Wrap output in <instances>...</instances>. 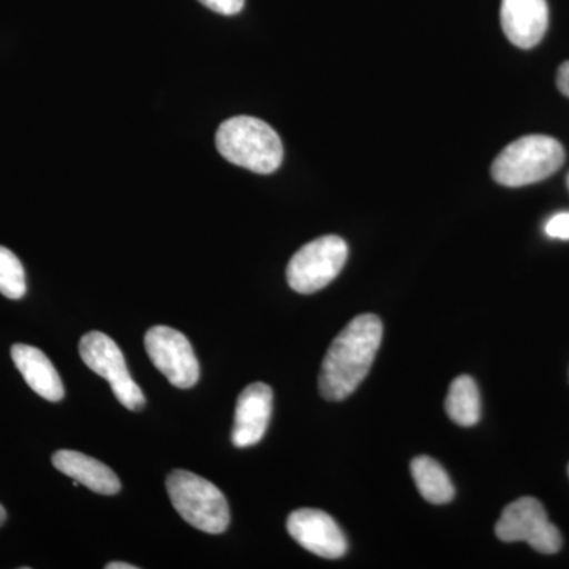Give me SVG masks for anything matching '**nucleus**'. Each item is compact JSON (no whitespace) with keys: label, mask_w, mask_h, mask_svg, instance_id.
<instances>
[{"label":"nucleus","mask_w":569,"mask_h":569,"mask_svg":"<svg viewBox=\"0 0 569 569\" xmlns=\"http://www.w3.org/2000/svg\"><path fill=\"white\" fill-rule=\"evenodd\" d=\"M383 339V323L372 313L356 317L336 337L321 365L318 388L326 400L340 402L365 381Z\"/></svg>","instance_id":"1"},{"label":"nucleus","mask_w":569,"mask_h":569,"mask_svg":"<svg viewBox=\"0 0 569 569\" xmlns=\"http://www.w3.org/2000/svg\"><path fill=\"white\" fill-rule=\"evenodd\" d=\"M216 144L224 160L253 171L271 174L283 160V146L269 123L252 116H236L219 127Z\"/></svg>","instance_id":"2"},{"label":"nucleus","mask_w":569,"mask_h":569,"mask_svg":"<svg viewBox=\"0 0 569 569\" xmlns=\"http://www.w3.org/2000/svg\"><path fill=\"white\" fill-rule=\"evenodd\" d=\"M565 149L548 134H529L507 146L492 163V178L505 187L545 181L560 170Z\"/></svg>","instance_id":"3"},{"label":"nucleus","mask_w":569,"mask_h":569,"mask_svg":"<svg viewBox=\"0 0 569 569\" xmlns=\"http://www.w3.org/2000/svg\"><path fill=\"white\" fill-rule=\"evenodd\" d=\"M167 492L179 516L194 529L220 535L230 526V508L222 490L192 471L168 475Z\"/></svg>","instance_id":"4"},{"label":"nucleus","mask_w":569,"mask_h":569,"mask_svg":"<svg viewBox=\"0 0 569 569\" xmlns=\"http://www.w3.org/2000/svg\"><path fill=\"white\" fill-rule=\"evenodd\" d=\"M348 246L339 236H321L298 250L287 268L288 284L301 295L323 290L347 263Z\"/></svg>","instance_id":"5"},{"label":"nucleus","mask_w":569,"mask_h":569,"mask_svg":"<svg viewBox=\"0 0 569 569\" xmlns=\"http://www.w3.org/2000/svg\"><path fill=\"white\" fill-rule=\"evenodd\" d=\"M80 356L82 362L96 372L97 376L104 378L110 383L111 391L116 399L129 410L138 411L144 407L146 397L141 388L134 383L129 369H127L126 358H123L121 348L118 343L103 335V332L92 331L81 337Z\"/></svg>","instance_id":"6"},{"label":"nucleus","mask_w":569,"mask_h":569,"mask_svg":"<svg viewBox=\"0 0 569 569\" xmlns=\"http://www.w3.org/2000/svg\"><path fill=\"white\" fill-rule=\"evenodd\" d=\"M496 533L503 542L523 541L548 556L559 552L563 542L541 501L533 497H522L509 503L498 519Z\"/></svg>","instance_id":"7"},{"label":"nucleus","mask_w":569,"mask_h":569,"mask_svg":"<svg viewBox=\"0 0 569 569\" xmlns=\"http://www.w3.org/2000/svg\"><path fill=\"white\" fill-rule=\"evenodd\" d=\"M144 347L152 365L173 387L193 388L200 380L197 355L182 332L168 326H153L146 332Z\"/></svg>","instance_id":"8"},{"label":"nucleus","mask_w":569,"mask_h":569,"mask_svg":"<svg viewBox=\"0 0 569 569\" xmlns=\"http://www.w3.org/2000/svg\"><path fill=\"white\" fill-rule=\"evenodd\" d=\"M287 530L298 545L321 559L336 560L347 553L346 535L321 509H296L288 516Z\"/></svg>","instance_id":"9"},{"label":"nucleus","mask_w":569,"mask_h":569,"mask_svg":"<svg viewBox=\"0 0 569 569\" xmlns=\"http://www.w3.org/2000/svg\"><path fill=\"white\" fill-rule=\"evenodd\" d=\"M272 389L264 383L249 385L238 397L231 441L236 448L260 443L272 415Z\"/></svg>","instance_id":"10"},{"label":"nucleus","mask_w":569,"mask_h":569,"mask_svg":"<svg viewBox=\"0 0 569 569\" xmlns=\"http://www.w3.org/2000/svg\"><path fill=\"white\" fill-rule=\"evenodd\" d=\"M500 20L512 44L531 50L548 32V0H501Z\"/></svg>","instance_id":"11"},{"label":"nucleus","mask_w":569,"mask_h":569,"mask_svg":"<svg viewBox=\"0 0 569 569\" xmlns=\"http://www.w3.org/2000/svg\"><path fill=\"white\" fill-rule=\"evenodd\" d=\"M11 359L33 392L50 402L63 399L66 391L61 377L43 351L24 343H14L11 347Z\"/></svg>","instance_id":"12"},{"label":"nucleus","mask_w":569,"mask_h":569,"mask_svg":"<svg viewBox=\"0 0 569 569\" xmlns=\"http://www.w3.org/2000/svg\"><path fill=\"white\" fill-rule=\"evenodd\" d=\"M52 466L92 492L116 496L121 490V481L110 467L82 452L61 449L52 455Z\"/></svg>","instance_id":"13"},{"label":"nucleus","mask_w":569,"mask_h":569,"mask_svg":"<svg viewBox=\"0 0 569 569\" xmlns=\"http://www.w3.org/2000/svg\"><path fill=\"white\" fill-rule=\"evenodd\" d=\"M411 477L417 482L419 493L433 505H445L455 498V485L447 470L429 456L411 460Z\"/></svg>","instance_id":"14"},{"label":"nucleus","mask_w":569,"mask_h":569,"mask_svg":"<svg viewBox=\"0 0 569 569\" xmlns=\"http://www.w3.org/2000/svg\"><path fill=\"white\" fill-rule=\"evenodd\" d=\"M448 417L456 425L470 427L481 419V399L473 378L460 376L449 387L447 402Z\"/></svg>","instance_id":"15"},{"label":"nucleus","mask_w":569,"mask_h":569,"mask_svg":"<svg viewBox=\"0 0 569 569\" xmlns=\"http://www.w3.org/2000/svg\"><path fill=\"white\" fill-rule=\"evenodd\" d=\"M26 290V272L20 258L0 246V293L9 299H21Z\"/></svg>","instance_id":"16"},{"label":"nucleus","mask_w":569,"mask_h":569,"mask_svg":"<svg viewBox=\"0 0 569 569\" xmlns=\"http://www.w3.org/2000/svg\"><path fill=\"white\" fill-rule=\"evenodd\" d=\"M545 231L549 238L569 241V212H559L550 217Z\"/></svg>","instance_id":"17"},{"label":"nucleus","mask_w":569,"mask_h":569,"mask_svg":"<svg viewBox=\"0 0 569 569\" xmlns=\"http://www.w3.org/2000/svg\"><path fill=\"white\" fill-rule=\"evenodd\" d=\"M209 10L216 13L224 14V17H233L244 9L246 0H198Z\"/></svg>","instance_id":"18"},{"label":"nucleus","mask_w":569,"mask_h":569,"mask_svg":"<svg viewBox=\"0 0 569 569\" xmlns=\"http://www.w3.org/2000/svg\"><path fill=\"white\" fill-rule=\"evenodd\" d=\"M557 86L563 96L569 97V61L561 63L559 73H557Z\"/></svg>","instance_id":"19"},{"label":"nucleus","mask_w":569,"mask_h":569,"mask_svg":"<svg viewBox=\"0 0 569 569\" xmlns=\"http://www.w3.org/2000/svg\"><path fill=\"white\" fill-rule=\"evenodd\" d=\"M107 569H137L134 565L123 563V561H112V563H108Z\"/></svg>","instance_id":"20"},{"label":"nucleus","mask_w":569,"mask_h":569,"mask_svg":"<svg viewBox=\"0 0 569 569\" xmlns=\"http://www.w3.org/2000/svg\"><path fill=\"white\" fill-rule=\"evenodd\" d=\"M6 520H7L6 508H3L2 505H0V527H2L3 523H6Z\"/></svg>","instance_id":"21"},{"label":"nucleus","mask_w":569,"mask_h":569,"mask_svg":"<svg viewBox=\"0 0 569 569\" xmlns=\"http://www.w3.org/2000/svg\"><path fill=\"white\" fill-rule=\"evenodd\" d=\"M568 187H569V176H568Z\"/></svg>","instance_id":"22"},{"label":"nucleus","mask_w":569,"mask_h":569,"mask_svg":"<svg viewBox=\"0 0 569 569\" xmlns=\"http://www.w3.org/2000/svg\"><path fill=\"white\" fill-rule=\"evenodd\" d=\"M568 471H569V468H568Z\"/></svg>","instance_id":"23"}]
</instances>
